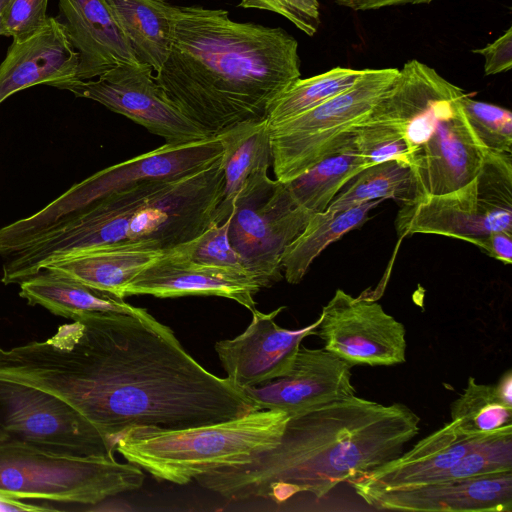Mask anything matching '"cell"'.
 <instances>
[{"mask_svg":"<svg viewBox=\"0 0 512 512\" xmlns=\"http://www.w3.org/2000/svg\"><path fill=\"white\" fill-rule=\"evenodd\" d=\"M312 214L296 203L286 183L270 179L268 173L250 180L236 195L228 238L261 288L282 279L283 253Z\"/></svg>","mask_w":512,"mask_h":512,"instance_id":"30bf717a","label":"cell"},{"mask_svg":"<svg viewBox=\"0 0 512 512\" xmlns=\"http://www.w3.org/2000/svg\"><path fill=\"white\" fill-rule=\"evenodd\" d=\"M395 224L401 237L436 234L475 246L492 232H512V154L488 151L472 181L401 205Z\"/></svg>","mask_w":512,"mask_h":512,"instance_id":"9c48e42d","label":"cell"},{"mask_svg":"<svg viewBox=\"0 0 512 512\" xmlns=\"http://www.w3.org/2000/svg\"><path fill=\"white\" fill-rule=\"evenodd\" d=\"M298 42L280 27L236 22L224 9L179 7L168 58L155 80L208 136L266 119L301 77Z\"/></svg>","mask_w":512,"mask_h":512,"instance_id":"7a4b0ae2","label":"cell"},{"mask_svg":"<svg viewBox=\"0 0 512 512\" xmlns=\"http://www.w3.org/2000/svg\"><path fill=\"white\" fill-rule=\"evenodd\" d=\"M140 64L157 72L169 56L178 6L165 0H105Z\"/></svg>","mask_w":512,"mask_h":512,"instance_id":"cb8c5ba5","label":"cell"},{"mask_svg":"<svg viewBox=\"0 0 512 512\" xmlns=\"http://www.w3.org/2000/svg\"><path fill=\"white\" fill-rule=\"evenodd\" d=\"M353 143L369 166L394 159L409 165V149L403 137L368 117L356 127Z\"/></svg>","mask_w":512,"mask_h":512,"instance_id":"836d02e7","label":"cell"},{"mask_svg":"<svg viewBox=\"0 0 512 512\" xmlns=\"http://www.w3.org/2000/svg\"><path fill=\"white\" fill-rule=\"evenodd\" d=\"M490 434H469L450 421L407 452L349 483L358 493L446 480L453 465Z\"/></svg>","mask_w":512,"mask_h":512,"instance_id":"ffe728a7","label":"cell"},{"mask_svg":"<svg viewBox=\"0 0 512 512\" xmlns=\"http://www.w3.org/2000/svg\"><path fill=\"white\" fill-rule=\"evenodd\" d=\"M419 424V416L402 403L383 405L353 395L291 415L276 447L195 480L237 501L280 504L303 492L322 498L402 454Z\"/></svg>","mask_w":512,"mask_h":512,"instance_id":"3957f363","label":"cell"},{"mask_svg":"<svg viewBox=\"0 0 512 512\" xmlns=\"http://www.w3.org/2000/svg\"><path fill=\"white\" fill-rule=\"evenodd\" d=\"M335 4L353 11L377 10L406 4H428L435 0H331Z\"/></svg>","mask_w":512,"mask_h":512,"instance_id":"f35d334b","label":"cell"},{"mask_svg":"<svg viewBox=\"0 0 512 512\" xmlns=\"http://www.w3.org/2000/svg\"><path fill=\"white\" fill-rule=\"evenodd\" d=\"M19 295L29 305H39L52 314L74 319L89 313H120L151 319L146 309L124 299L93 289L73 279L42 269L19 283Z\"/></svg>","mask_w":512,"mask_h":512,"instance_id":"603a6c76","label":"cell"},{"mask_svg":"<svg viewBox=\"0 0 512 512\" xmlns=\"http://www.w3.org/2000/svg\"><path fill=\"white\" fill-rule=\"evenodd\" d=\"M350 368L324 348L300 345L286 374L242 391L257 411H283L291 416L356 395Z\"/></svg>","mask_w":512,"mask_h":512,"instance_id":"e0dca14e","label":"cell"},{"mask_svg":"<svg viewBox=\"0 0 512 512\" xmlns=\"http://www.w3.org/2000/svg\"><path fill=\"white\" fill-rule=\"evenodd\" d=\"M59 11L58 20L78 53V80L139 63L105 0H59Z\"/></svg>","mask_w":512,"mask_h":512,"instance_id":"44dd1931","label":"cell"},{"mask_svg":"<svg viewBox=\"0 0 512 512\" xmlns=\"http://www.w3.org/2000/svg\"><path fill=\"white\" fill-rule=\"evenodd\" d=\"M289 419L286 412L262 410L181 429L135 427L117 439L115 451L158 480L185 485L276 447Z\"/></svg>","mask_w":512,"mask_h":512,"instance_id":"5b68a950","label":"cell"},{"mask_svg":"<svg viewBox=\"0 0 512 512\" xmlns=\"http://www.w3.org/2000/svg\"><path fill=\"white\" fill-rule=\"evenodd\" d=\"M48 0H11L3 16V35L23 41L42 30L48 22Z\"/></svg>","mask_w":512,"mask_h":512,"instance_id":"e575fe53","label":"cell"},{"mask_svg":"<svg viewBox=\"0 0 512 512\" xmlns=\"http://www.w3.org/2000/svg\"><path fill=\"white\" fill-rule=\"evenodd\" d=\"M467 121L480 143L489 151L512 154V113L495 104L465 94L461 100Z\"/></svg>","mask_w":512,"mask_h":512,"instance_id":"1f68e13d","label":"cell"},{"mask_svg":"<svg viewBox=\"0 0 512 512\" xmlns=\"http://www.w3.org/2000/svg\"><path fill=\"white\" fill-rule=\"evenodd\" d=\"M368 166L352 139L341 150L286 184L298 205L311 213H320L326 211L339 191Z\"/></svg>","mask_w":512,"mask_h":512,"instance_id":"83f0119b","label":"cell"},{"mask_svg":"<svg viewBox=\"0 0 512 512\" xmlns=\"http://www.w3.org/2000/svg\"><path fill=\"white\" fill-rule=\"evenodd\" d=\"M229 223L230 217L222 223L210 226L198 237L177 247L174 251L198 264L232 270L251 276L244 267L238 253L230 244L228 238Z\"/></svg>","mask_w":512,"mask_h":512,"instance_id":"d6a6232c","label":"cell"},{"mask_svg":"<svg viewBox=\"0 0 512 512\" xmlns=\"http://www.w3.org/2000/svg\"><path fill=\"white\" fill-rule=\"evenodd\" d=\"M261 289L249 275L192 262L174 250L143 269L123 289L122 298L152 295L158 298L218 296L234 300L250 311Z\"/></svg>","mask_w":512,"mask_h":512,"instance_id":"d6986e66","label":"cell"},{"mask_svg":"<svg viewBox=\"0 0 512 512\" xmlns=\"http://www.w3.org/2000/svg\"><path fill=\"white\" fill-rule=\"evenodd\" d=\"M463 96L439 118L429 137L410 158L413 201L463 187L476 177L482 166L489 150L480 143L467 121L461 105Z\"/></svg>","mask_w":512,"mask_h":512,"instance_id":"9a60e30c","label":"cell"},{"mask_svg":"<svg viewBox=\"0 0 512 512\" xmlns=\"http://www.w3.org/2000/svg\"><path fill=\"white\" fill-rule=\"evenodd\" d=\"M223 148L216 136L183 144L165 143L149 152L100 170L38 212L0 228V252L15 253L58 228L102 198L144 181L178 179L218 160Z\"/></svg>","mask_w":512,"mask_h":512,"instance_id":"52a82bcc","label":"cell"},{"mask_svg":"<svg viewBox=\"0 0 512 512\" xmlns=\"http://www.w3.org/2000/svg\"><path fill=\"white\" fill-rule=\"evenodd\" d=\"M363 70L335 67L324 73L291 83L270 105L269 125L277 124L309 111L349 89Z\"/></svg>","mask_w":512,"mask_h":512,"instance_id":"f546056e","label":"cell"},{"mask_svg":"<svg viewBox=\"0 0 512 512\" xmlns=\"http://www.w3.org/2000/svg\"><path fill=\"white\" fill-rule=\"evenodd\" d=\"M284 309L281 306L270 313L254 309L243 333L215 343L227 378L235 386H257L283 376L291 368L302 340L317 334L319 318L300 329L280 327L275 318Z\"/></svg>","mask_w":512,"mask_h":512,"instance_id":"2e32d148","label":"cell"},{"mask_svg":"<svg viewBox=\"0 0 512 512\" xmlns=\"http://www.w3.org/2000/svg\"><path fill=\"white\" fill-rule=\"evenodd\" d=\"M153 71L146 64L126 63L96 80H71L54 87L68 90L76 97L96 101L164 138L168 144H183L211 137L166 97Z\"/></svg>","mask_w":512,"mask_h":512,"instance_id":"7c38bea8","label":"cell"},{"mask_svg":"<svg viewBox=\"0 0 512 512\" xmlns=\"http://www.w3.org/2000/svg\"><path fill=\"white\" fill-rule=\"evenodd\" d=\"M78 53L61 22L49 17L45 27L23 41H14L0 64V104L16 92L38 84L55 86L78 80Z\"/></svg>","mask_w":512,"mask_h":512,"instance_id":"7402d4cb","label":"cell"},{"mask_svg":"<svg viewBox=\"0 0 512 512\" xmlns=\"http://www.w3.org/2000/svg\"><path fill=\"white\" fill-rule=\"evenodd\" d=\"M216 137L223 148L221 208L229 216L236 195L250 180L268 173L272 165L270 129L267 119L246 121L221 131Z\"/></svg>","mask_w":512,"mask_h":512,"instance_id":"d4e9b609","label":"cell"},{"mask_svg":"<svg viewBox=\"0 0 512 512\" xmlns=\"http://www.w3.org/2000/svg\"><path fill=\"white\" fill-rule=\"evenodd\" d=\"M44 341L0 348V378L57 396L114 447L135 427L181 429L257 411L154 317L89 313Z\"/></svg>","mask_w":512,"mask_h":512,"instance_id":"6da1fadb","label":"cell"},{"mask_svg":"<svg viewBox=\"0 0 512 512\" xmlns=\"http://www.w3.org/2000/svg\"><path fill=\"white\" fill-rule=\"evenodd\" d=\"M357 494L379 510L511 512L512 470Z\"/></svg>","mask_w":512,"mask_h":512,"instance_id":"ac0fdd59","label":"cell"},{"mask_svg":"<svg viewBox=\"0 0 512 512\" xmlns=\"http://www.w3.org/2000/svg\"><path fill=\"white\" fill-rule=\"evenodd\" d=\"M465 91L419 60L406 62L368 118L405 140L409 161L441 118Z\"/></svg>","mask_w":512,"mask_h":512,"instance_id":"5bb4252c","label":"cell"},{"mask_svg":"<svg viewBox=\"0 0 512 512\" xmlns=\"http://www.w3.org/2000/svg\"><path fill=\"white\" fill-rule=\"evenodd\" d=\"M382 201H369L341 211L313 213L304 230L283 253L281 266L286 281L298 284L327 246L362 226L370 211Z\"/></svg>","mask_w":512,"mask_h":512,"instance_id":"4316f807","label":"cell"},{"mask_svg":"<svg viewBox=\"0 0 512 512\" xmlns=\"http://www.w3.org/2000/svg\"><path fill=\"white\" fill-rule=\"evenodd\" d=\"M10 1L11 0H0V35H3V16Z\"/></svg>","mask_w":512,"mask_h":512,"instance_id":"60d3db41","label":"cell"},{"mask_svg":"<svg viewBox=\"0 0 512 512\" xmlns=\"http://www.w3.org/2000/svg\"><path fill=\"white\" fill-rule=\"evenodd\" d=\"M238 6L277 13L308 36L317 32L321 21L318 0H240Z\"/></svg>","mask_w":512,"mask_h":512,"instance_id":"d590c367","label":"cell"},{"mask_svg":"<svg viewBox=\"0 0 512 512\" xmlns=\"http://www.w3.org/2000/svg\"><path fill=\"white\" fill-rule=\"evenodd\" d=\"M59 453L113 456L115 447L69 404L36 387L0 378V439Z\"/></svg>","mask_w":512,"mask_h":512,"instance_id":"8fae6325","label":"cell"},{"mask_svg":"<svg viewBox=\"0 0 512 512\" xmlns=\"http://www.w3.org/2000/svg\"><path fill=\"white\" fill-rule=\"evenodd\" d=\"M223 196L221 157L178 179L119 190L7 256L1 282L19 284L53 262L91 250L169 253L229 217L221 208Z\"/></svg>","mask_w":512,"mask_h":512,"instance_id":"277c9868","label":"cell"},{"mask_svg":"<svg viewBox=\"0 0 512 512\" xmlns=\"http://www.w3.org/2000/svg\"><path fill=\"white\" fill-rule=\"evenodd\" d=\"M327 210L341 211L374 200L394 199L401 205L414 199L411 168L401 160H388L363 169L350 186L336 195Z\"/></svg>","mask_w":512,"mask_h":512,"instance_id":"f1b7e54d","label":"cell"},{"mask_svg":"<svg viewBox=\"0 0 512 512\" xmlns=\"http://www.w3.org/2000/svg\"><path fill=\"white\" fill-rule=\"evenodd\" d=\"M399 69H363L347 90L319 106L269 125L272 166L276 179L289 182L353 139Z\"/></svg>","mask_w":512,"mask_h":512,"instance_id":"ba28073f","label":"cell"},{"mask_svg":"<svg viewBox=\"0 0 512 512\" xmlns=\"http://www.w3.org/2000/svg\"><path fill=\"white\" fill-rule=\"evenodd\" d=\"M142 469L110 455H71L0 439V500L91 504L139 489Z\"/></svg>","mask_w":512,"mask_h":512,"instance_id":"8992f818","label":"cell"},{"mask_svg":"<svg viewBox=\"0 0 512 512\" xmlns=\"http://www.w3.org/2000/svg\"><path fill=\"white\" fill-rule=\"evenodd\" d=\"M496 388L501 397L509 404H512V374L508 370L498 381Z\"/></svg>","mask_w":512,"mask_h":512,"instance_id":"ab89813d","label":"cell"},{"mask_svg":"<svg viewBox=\"0 0 512 512\" xmlns=\"http://www.w3.org/2000/svg\"><path fill=\"white\" fill-rule=\"evenodd\" d=\"M319 319L317 334L324 349L351 367L392 366L406 360L404 325L375 300L337 289Z\"/></svg>","mask_w":512,"mask_h":512,"instance_id":"4fadbf2b","label":"cell"},{"mask_svg":"<svg viewBox=\"0 0 512 512\" xmlns=\"http://www.w3.org/2000/svg\"><path fill=\"white\" fill-rule=\"evenodd\" d=\"M451 421L462 431L484 435L512 425V404L499 394L496 385L468 378L463 393L451 404Z\"/></svg>","mask_w":512,"mask_h":512,"instance_id":"4dcf8cb0","label":"cell"},{"mask_svg":"<svg viewBox=\"0 0 512 512\" xmlns=\"http://www.w3.org/2000/svg\"><path fill=\"white\" fill-rule=\"evenodd\" d=\"M472 52L484 57L485 75L509 71L512 67V27L492 43L483 48L474 49Z\"/></svg>","mask_w":512,"mask_h":512,"instance_id":"8d00e7d4","label":"cell"},{"mask_svg":"<svg viewBox=\"0 0 512 512\" xmlns=\"http://www.w3.org/2000/svg\"><path fill=\"white\" fill-rule=\"evenodd\" d=\"M476 246L488 256L504 263L512 262V232L495 231L481 238Z\"/></svg>","mask_w":512,"mask_h":512,"instance_id":"74e56055","label":"cell"},{"mask_svg":"<svg viewBox=\"0 0 512 512\" xmlns=\"http://www.w3.org/2000/svg\"><path fill=\"white\" fill-rule=\"evenodd\" d=\"M162 255L146 250L98 249L53 262L44 269L123 299L124 287Z\"/></svg>","mask_w":512,"mask_h":512,"instance_id":"484cf974","label":"cell"}]
</instances>
